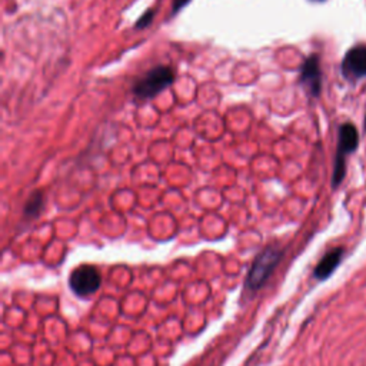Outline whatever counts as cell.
<instances>
[{"label": "cell", "mask_w": 366, "mask_h": 366, "mask_svg": "<svg viewBox=\"0 0 366 366\" xmlns=\"http://www.w3.org/2000/svg\"><path fill=\"white\" fill-rule=\"evenodd\" d=\"M153 16H155V11H148V12H145V14L142 15V18L136 22L135 28H136V29H145V28H148V26L152 24Z\"/></svg>", "instance_id": "9c48e42d"}, {"label": "cell", "mask_w": 366, "mask_h": 366, "mask_svg": "<svg viewBox=\"0 0 366 366\" xmlns=\"http://www.w3.org/2000/svg\"><path fill=\"white\" fill-rule=\"evenodd\" d=\"M44 195H42V192H35L31 198H29V200L26 202V205H25V216L26 218H36V216H39V213L42 212V209H44Z\"/></svg>", "instance_id": "ba28073f"}, {"label": "cell", "mask_w": 366, "mask_h": 366, "mask_svg": "<svg viewBox=\"0 0 366 366\" xmlns=\"http://www.w3.org/2000/svg\"><path fill=\"white\" fill-rule=\"evenodd\" d=\"M173 71L168 66H158L148 72L133 88V92L141 99H151L163 92L171 83H173Z\"/></svg>", "instance_id": "3957f363"}, {"label": "cell", "mask_w": 366, "mask_h": 366, "mask_svg": "<svg viewBox=\"0 0 366 366\" xmlns=\"http://www.w3.org/2000/svg\"><path fill=\"white\" fill-rule=\"evenodd\" d=\"M102 283L99 270L92 265H82L76 268L69 278V286L81 298H88L93 295Z\"/></svg>", "instance_id": "277c9868"}, {"label": "cell", "mask_w": 366, "mask_h": 366, "mask_svg": "<svg viewBox=\"0 0 366 366\" xmlns=\"http://www.w3.org/2000/svg\"><path fill=\"white\" fill-rule=\"evenodd\" d=\"M282 255L283 252L276 246H268L266 249H263L256 256V259L253 260L248 272L246 282H245L246 288L249 290L260 289L272 275L273 269L278 266L279 260L282 259Z\"/></svg>", "instance_id": "6da1fadb"}, {"label": "cell", "mask_w": 366, "mask_h": 366, "mask_svg": "<svg viewBox=\"0 0 366 366\" xmlns=\"http://www.w3.org/2000/svg\"><path fill=\"white\" fill-rule=\"evenodd\" d=\"M342 73L346 79L355 81L366 76V46H355L342 61Z\"/></svg>", "instance_id": "5b68a950"}, {"label": "cell", "mask_w": 366, "mask_h": 366, "mask_svg": "<svg viewBox=\"0 0 366 366\" xmlns=\"http://www.w3.org/2000/svg\"><path fill=\"white\" fill-rule=\"evenodd\" d=\"M190 0H173V5H172V14L176 15L179 11H182Z\"/></svg>", "instance_id": "30bf717a"}, {"label": "cell", "mask_w": 366, "mask_h": 366, "mask_svg": "<svg viewBox=\"0 0 366 366\" xmlns=\"http://www.w3.org/2000/svg\"><path fill=\"white\" fill-rule=\"evenodd\" d=\"M359 145L357 129L352 123H343L337 135V152L335 158V168L332 176V186L337 188L346 173V156L356 151Z\"/></svg>", "instance_id": "7a4b0ae2"}, {"label": "cell", "mask_w": 366, "mask_h": 366, "mask_svg": "<svg viewBox=\"0 0 366 366\" xmlns=\"http://www.w3.org/2000/svg\"><path fill=\"white\" fill-rule=\"evenodd\" d=\"M315 2H322V0H315Z\"/></svg>", "instance_id": "8fae6325"}, {"label": "cell", "mask_w": 366, "mask_h": 366, "mask_svg": "<svg viewBox=\"0 0 366 366\" xmlns=\"http://www.w3.org/2000/svg\"><path fill=\"white\" fill-rule=\"evenodd\" d=\"M342 258H343V248H336V249H332L330 252H327L316 265V268L313 270L315 278L319 280L327 279L336 270V268L342 262Z\"/></svg>", "instance_id": "52a82bcc"}, {"label": "cell", "mask_w": 366, "mask_h": 366, "mask_svg": "<svg viewBox=\"0 0 366 366\" xmlns=\"http://www.w3.org/2000/svg\"><path fill=\"white\" fill-rule=\"evenodd\" d=\"M300 83L313 98H317L322 89V72L319 66V58L316 55L309 56L300 71Z\"/></svg>", "instance_id": "8992f818"}]
</instances>
